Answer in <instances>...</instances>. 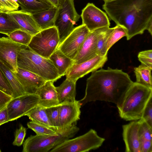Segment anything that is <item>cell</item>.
<instances>
[{"instance_id": "9a60e30c", "label": "cell", "mask_w": 152, "mask_h": 152, "mask_svg": "<svg viewBox=\"0 0 152 152\" xmlns=\"http://www.w3.org/2000/svg\"><path fill=\"white\" fill-rule=\"evenodd\" d=\"M139 126L138 120L132 121L122 126V136L125 146V152H141Z\"/></svg>"}, {"instance_id": "ee69618b", "label": "cell", "mask_w": 152, "mask_h": 152, "mask_svg": "<svg viewBox=\"0 0 152 152\" xmlns=\"http://www.w3.org/2000/svg\"><path fill=\"white\" fill-rule=\"evenodd\" d=\"M104 1H107V0H103Z\"/></svg>"}, {"instance_id": "9c48e42d", "label": "cell", "mask_w": 152, "mask_h": 152, "mask_svg": "<svg viewBox=\"0 0 152 152\" xmlns=\"http://www.w3.org/2000/svg\"><path fill=\"white\" fill-rule=\"evenodd\" d=\"M39 100L36 94H26L13 98L7 105L9 121L26 115L39 104Z\"/></svg>"}, {"instance_id": "4fadbf2b", "label": "cell", "mask_w": 152, "mask_h": 152, "mask_svg": "<svg viewBox=\"0 0 152 152\" xmlns=\"http://www.w3.org/2000/svg\"><path fill=\"white\" fill-rule=\"evenodd\" d=\"M107 60V56H97L79 64L73 63L67 72L66 78L77 82L88 73L102 68Z\"/></svg>"}, {"instance_id": "8fae6325", "label": "cell", "mask_w": 152, "mask_h": 152, "mask_svg": "<svg viewBox=\"0 0 152 152\" xmlns=\"http://www.w3.org/2000/svg\"><path fill=\"white\" fill-rule=\"evenodd\" d=\"M28 46L12 40L8 37H0V59L14 73L18 69L17 58L19 52Z\"/></svg>"}, {"instance_id": "d4e9b609", "label": "cell", "mask_w": 152, "mask_h": 152, "mask_svg": "<svg viewBox=\"0 0 152 152\" xmlns=\"http://www.w3.org/2000/svg\"><path fill=\"white\" fill-rule=\"evenodd\" d=\"M114 27H105L97 29L96 41V53L97 56H107L108 51L106 48L107 40Z\"/></svg>"}, {"instance_id": "cb8c5ba5", "label": "cell", "mask_w": 152, "mask_h": 152, "mask_svg": "<svg viewBox=\"0 0 152 152\" xmlns=\"http://www.w3.org/2000/svg\"><path fill=\"white\" fill-rule=\"evenodd\" d=\"M21 10L33 14L53 7L45 0H17Z\"/></svg>"}, {"instance_id": "f1b7e54d", "label": "cell", "mask_w": 152, "mask_h": 152, "mask_svg": "<svg viewBox=\"0 0 152 152\" xmlns=\"http://www.w3.org/2000/svg\"><path fill=\"white\" fill-rule=\"evenodd\" d=\"M127 31L123 26L117 25L115 27L110 35L107 42L106 48L108 51L112 46L123 37H126Z\"/></svg>"}, {"instance_id": "ba28073f", "label": "cell", "mask_w": 152, "mask_h": 152, "mask_svg": "<svg viewBox=\"0 0 152 152\" xmlns=\"http://www.w3.org/2000/svg\"><path fill=\"white\" fill-rule=\"evenodd\" d=\"M55 26L57 29L60 44L73 30L80 18L75 8L74 0H61Z\"/></svg>"}, {"instance_id": "7bdbcfd3", "label": "cell", "mask_w": 152, "mask_h": 152, "mask_svg": "<svg viewBox=\"0 0 152 152\" xmlns=\"http://www.w3.org/2000/svg\"><path fill=\"white\" fill-rule=\"evenodd\" d=\"M2 12L0 10V13Z\"/></svg>"}, {"instance_id": "d590c367", "label": "cell", "mask_w": 152, "mask_h": 152, "mask_svg": "<svg viewBox=\"0 0 152 152\" xmlns=\"http://www.w3.org/2000/svg\"><path fill=\"white\" fill-rule=\"evenodd\" d=\"M26 132V129L22 125H20L19 129L15 130V139L12 144L14 145L19 146L23 144Z\"/></svg>"}, {"instance_id": "60d3db41", "label": "cell", "mask_w": 152, "mask_h": 152, "mask_svg": "<svg viewBox=\"0 0 152 152\" xmlns=\"http://www.w3.org/2000/svg\"><path fill=\"white\" fill-rule=\"evenodd\" d=\"M141 152H152V141H142L140 142Z\"/></svg>"}, {"instance_id": "83f0119b", "label": "cell", "mask_w": 152, "mask_h": 152, "mask_svg": "<svg viewBox=\"0 0 152 152\" xmlns=\"http://www.w3.org/2000/svg\"><path fill=\"white\" fill-rule=\"evenodd\" d=\"M20 29L17 23L7 13H0V33L8 37L12 32Z\"/></svg>"}, {"instance_id": "7c38bea8", "label": "cell", "mask_w": 152, "mask_h": 152, "mask_svg": "<svg viewBox=\"0 0 152 152\" xmlns=\"http://www.w3.org/2000/svg\"><path fill=\"white\" fill-rule=\"evenodd\" d=\"M81 17L82 24L90 31L103 27H109L110 25L106 14L92 3H88L83 9Z\"/></svg>"}, {"instance_id": "5b68a950", "label": "cell", "mask_w": 152, "mask_h": 152, "mask_svg": "<svg viewBox=\"0 0 152 152\" xmlns=\"http://www.w3.org/2000/svg\"><path fill=\"white\" fill-rule=\"evenodd\" d=\"M79 128L76 125L56 135H31L24 141L23 152H48L65 140L74 137Z\"/></svg>"}, {"instance_id": "836d02e7", "label": "cell", "mask_w": 152, "mask_h": 152, "mask_svg": "<svg viewBox=\"0 0 152 152\" xmlns=\"http://www.w3.org/2000/svg\"><path fill=\"white\" fill-rule=\"evenodd\" d=\"M19 6L15 0H0V10L7 13L18 10Z\"/></svg>"}, {"instance_id": "f35d334b", "label": "cell", "mask_w": 152, "mask_h": 152, "mask_svg": "<svg viewBox=\"0 0 152 152\" xmlns=\"http://www.w3.org/2000/svg\"><path fill=\"white\" fill-rule=\"evenodd\" d=\"M13 98L0 90V109L6 106Z\"/></svg>"}, {"instance_id": "ffe728a7", "label": "cell", "mask_w": 152, "mask_h": 152, "mask_svg": "<svg viewBox=\"0 0 152 152\" xmlns=\"http://www.w3.org/2000/svg\"><path fill=\"white\" fill-rule=\"evenodd\" d=\"M58 12V8L53 7L32 15L41 30L55 26Z\"/></svg>"}, {"instance_id": "f6af8a7d", "label": "cell", "mask_w": 152, "mask_h": 152, "mask_svg": "<svg viewBox=\"0 0 152 152\" xmlns=\"http://www.w3.org/2000/svg\"><path fill=\"white\" fill-rule=\"evenodd\" d=\"M1 152V149H0V152Z\"/></svg>"}, {"instance_id": "ab89813d", "label": "cell", "mask_w": 152, "mask_h": 152, "mask_svg": "<svg viewBox=\"0 0 152 152\" xmlns=\"http://www.w3.org/2000/svg\"><path fill=\"white\" fill-rule=\"evenodd\" d=\"M9 121L7 105L0 109V126Z\"/></svg>"}, {"instance_id": "7402d4cb", "label": "cell", "mask_w": 152, "mask_h": 152, "mask_svg": "<svg viewBox=\"0 0 152 152\" xmlns=\"http://www.w3.org/2000/svg\"><path fill=\"white\" fill-rule=\"evenodd\" d=\"M49 59L52 61L61 77L66 75L67 71L74 63V61L57 49Z\"/></svg>"}, {"instance_id": "7a4b0ae2", "label": "cell", "mask_w": 152, "mask_h": 152, "mask_svg": "<svg viewBox=\"0 0 152 152\" xmlns=\"http://www.w3.org/2000/svg\"><path fill=\"white\" fill-rule=\"evenodd\" d=\"M102 7L111 20L126 29L127 40L143 34L152 22V0L104 1Z\"/></svg>"}, {"instance_id": "8d00e7d4", "label": "cell", "mask_w": 152, "mask_h": 152, "mask_svg": "<svg viewBox=\"0 0 152 152\" xmlns=\"http://www.w3.org/2000/svg\"><path fill=\"white\" fill-rule=\"evenodd\" d=\"M0 90L13 98L12 90L0 68Z\"/></svg>"}, {"instance_id": "3957f363", "label": "cell", "mask_w": 152, "mask_h": 152, "mask_svg": "<svg viewBox=\"0 0 152 152\" xmlns=\"http://www.w3.org/2000/svg\"><path fill=\"white\" fill-rule=\"evenodd\" d=\"M152 88L133 82L117 107L120 117L126 121L141 119L144 109L152 98Z\"/></svg>"}, {"instance_id": "52a82bcc", "label": "cell", "mask_w": 152, "mask_h": 152, "mask_svg": "<svg viewBox=\"0 0 152 152\" xmlns=\"http://www.w3.org/2000/svg\"><path fill=\"white\" fill-rule=\"evenodd\" d=\"M59 43L58 31L54 26L41 30L33 36L28 48L41 56L49 58Z\"/></svg>"}, {"instance_id": "4316f807", "label": "cell", "mask_w": 152, "mask_h": 152, "mask_svg": "<svg viewBox=\"0 0 152 152\" xmlns=\"http://www.w3.org/2000/svg\"><path fill=\"white\" fill-rule=\"evenodd\" d=\"M152 68L141 64L134 69L136 77V82L152 88L151 71Z\"/></svg>"}, {"instance_id": "4dcf8cb0", "label": "cell", "mask_w": 152, "mask_h": 152, "mask_svg": "<svg viewBox=\"0 0 152 152\" xmlns=\"http://www.w3.org/2000/svg\"><path fill=\"white\" fill-rule=\"evenodd\" d=\"M32 36L23 31L18 29L12 32L8 37L15 42L28 46Z\"/></svg>"}, {"instance_id": "8992f818", "label": "cell", "mask_w": 152, "mask_h": 152, "mask_svg": "<svg viewBox=\"0 0 152 152\" xmlns=\"http://www.w3.org/2000/svg\"><path fill=\"white\" fill-rule=\"evenodd\" d=\"M96 132L90 129L85 134L67 140L51 150L50 152H85L101 147L105 141Z\"/></svg>"}, {"instance_id": "e575fe53", "label": "cell", "mask_w": 152, "mask_h": 152, "mask_svg": "<svg viewBox=\"0 0 152 152\" xmlns=\"http://www.w3.org/2000/svg\"><path fill=\"white\" fill-rule=\"evenodd\" d=\"M141 64L152 68V50H149L140 52L138 55Z\"/></svg>"}, {"instance_id": "2e32d148", "label": "cell", "mask_w": 152, "mask_h": 152, "mask_svg": "<svg viewBox=\"0 0 152 152\" xmlns=\"http://www.w3.org/2000/svg\"><path fill=\"white\" fill-rule=\"evenodd\" d=\"M14 74L26 94H36L37 89L47 81L35 74L18 67Z\"/></svg>"}, {"instance_id": "5bb4252c", "label": "cell", "mask_w": 152, "mask_h": 152, "mask_svg": "<svg viewBox=\"0 0 152 152\" xmlns=\"http://www.w3.org/2000/svg\"><path fill=\"white\" fill-rule=\"evenodd\" d=\"M81 107L78 101L60 103L59 132L76 125L80 119Z\"/></svg>"}, {"instance_id": "74e56055", "label": "cell", "mask_w": 152, "mask_h": 152, "mask_svg": "<svg viewBox=\"0 0 152 152\" xmlns=\"http://www.w3.org/2000/svg\"><path fill=\"white\" fill-rule=\"evenodd\" d=\"M147 124L152 127V98L148 101L143 112L142 117Z\"/></svg>"}, {"instance_id": "d6986e66", "label": "cell", "mask_w": 152, "mask_h": 152, "mask_svg": "<svg viewBox=\"0 0 152 152\" xmlns=\"http://www.w3.org/2000/svg\"><path fill=\"white\" fill-rule=\"evenodd\" d=\"M54 82L47 81L37 90L36 94L38 95L39 105L47 108L60 104Z\"/></svg>"}, {"instance_id": "1f68e13d", "label": "cell", "mask_w": 152, "mask_h": 152, "mask_svg": "<svg viewBox=\"0 0 152 152\" xmlns=\"http://www.w3.org/2000/svg\"><path fill=\"white\" fill-rule=\"evenodd\" d=\"M60 104L46 108L51 124L55 130L57 132H59Z\"/></svg>"}, {"instance_id": "e0dca14e", "label": "cell", "mask_w": 152, "mask_h": 152, "mask_svg": "<svg viewBox=\"0 0 152 152\" xmlns=\"http://www.w3.org/2000/svg\"><path fill=\"white\" fill-rule=\"evenodd\" d=\"M97 32V29L90 31L73 60L74 64H79L97 56L96 48Z\"/></svg>"}, {"instance_id": "30bf717a", "label": "cell", "mask_w": 152, "mask_h": 152, "mask_svg": "<svg viewBox=\"0 0 152 152\" xmlns=\"http://www.w3.org/2000/svg\"><path fill=\"white\" fill-rule=\"evenodd\" d=\"M90 31L84 24L75 28L57 49L73 60Z\"/></svg>"}, {"instance_id": "6da1fadb", "label": "cell", "mask_w": 152, "mask_h": 152, "mask_svg": "<svg viewBox=\"0 0 152 152\" xmlns=\"http://www.w3.org/2000/svg\"><path fill=\"white\" fill-rule=\"evenodd\" d=\"M133 82L121 69L108 67L96 70L87 79L85 96L78 101L81 106L97 101L112 102L118 106Z\"/></svg>"}, {"instance_id": "44dd1931", "label": "cell", "mask_w": 152, "mask_h": 152, "mask_svg": "<svg viewBox=\"0 0 152 152\" xmlns=\"http://www.w3.org/2000/svg\"><path fill=\"white\" fill-rule=\"evenodd\" d=\"M76 82L66 78L59 86L56 87L60 103L76 100Z\"/></svg>"}, {"instance_id": "603a6c76", "label": "cell", "mask_w": 152, "mask_h": 152, "mask_svg": "<svg viewBox=\"0 0 152 152\" xmlns=\"http://www.w3.org/2000/svg\"><path fill=\"white\" fill-rule=\"evenodd\" d=\"M0 68L4 75L12 90L13 94V98L26 94L14 73L0 59Z\"/></svg>"}, {"instance_id": "484cf974", "label": "cell", "mask_w": 152, "mask_h": 152, "mask_svg": "<svg viewBox=\"0 0 152 152\" xmlns=\"http://www.w3.org/2000/svg\"><path fill=\"white\" fill-rule=\"evenodd\" d=\"M26 115L32 121L43 125L55 130L50 120L46 108L38 104Z\"/></svg>"}, {"instance_id": "ac0fdd59", "label": "cell", "mask_w": 152, "mask_h": 152, "mask_svg": "<svg viewBox=\"0 0 152 152\" xmlns=\"http://www.w3.org/2000/svg\"><path fill=\"white\" fill-rule=\"evenodd\" d=\"M18 25L21 30L32 35L41 31L32 14L22 10L7 12Z\"/></svg>"}, {"instance_id": "f546056e", "label": "cell", "mask_w": 152, "mask_h": 152, "mask_svg": "<svg viewBox=\"0 0 152 152\" xmlns=\"http://www.w3.org/2000/svg\"><path fill=\"white\" fill-rule=\"evenodd\" d=\"M27 125L38 135H56L58 134L53 129L32 121L28 122Z\"/></svg>"}, {"instance_id": "277c9868", "label": "cell", "mask_w": 152, "mask_h": 152, "mask_svg": "<svg viewBox=\"0 0 152 152\" xmlns=\"http://www.w3.org/2000/svg\"><path fill=\"white\" fill-rule=\"evenodd\" d=\"M17 63L18 67L35 74L47 81L54 82L61 77L50 59L41 56L28 48L19 52Z\"/></svg>"}, {"instance_id": "d6a6232c", "label": "cell", "mask_w": 152, "mask_h": 152, "mask_svg": "<svg viewBox=\"0 0 152 152\" xmlns=\"http://www.w3.org/2000/svg\"><path fill=\"white\" fill-rule=\"evenodd\" d=\"M140 126L139 135L140 142L152 141V127L149 126L142 118L138 120Z\"/></svg>"}, {"instance_id": "b9f144b4", "label": "cell", "mask_w": 152, "mask_h": 152, "mask_svg": "<svg viewBox=\"0 0 152 152\" xmlns=\"http://www.w3.org/2000/svg\"><path fill=\"white\" fill-rule=\"evenodd\" d=\"M53 6L58 8L61 0H45Z\"/></svg>"}]
</instances>
